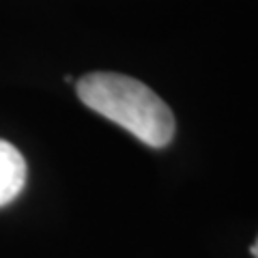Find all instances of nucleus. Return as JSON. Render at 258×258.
<instances>
[{
    "mask_svg": "<svg viewBox=\"0 0 258 258\" xmlns=\"http://www.w3.org/2000/svg\"><path fill=\"white\" fill-rule=\"evenodd\" d=\"M76 91L86 108L127 129L149 147L164 149L172 140V110L140 80L97 71L80 78Z\"/></svg>",
    "mask_w": 258,
    "mask_h": 258,
    "instance_id": "obj_1",
    "label": "nucleus"
},
{
    "mask_svg": "<svg viewBox=\"0 0 258 258\" xmlns=\"http://www.w3.org/2000/svg\"><path fill=\"white\" fill-rule=\"evenodd\" d=\"M26 185V159L11 142L0 138V207L13 203Z\"/></svg>",
    "mask_w": 258,
    "mask_h": 258,
    "instance_id": "obj_2",
    "label": "nucleus"
},
{
    "mask_svg": "<svg viewBox=\"0 0 258 258\" xmlns=\"http://www.w3.org/2000/svg\"><path fill=\"white\" fill-rule=\"evenodd\" d=\"M252 254H254V258H258V239L254 241V245H252Z\"/></svg>",
    "mask_w": 258,
    "mask_h": 258,
    "instance_id": "obj_3",
    "label": "nucleus"
}]
</instances>
